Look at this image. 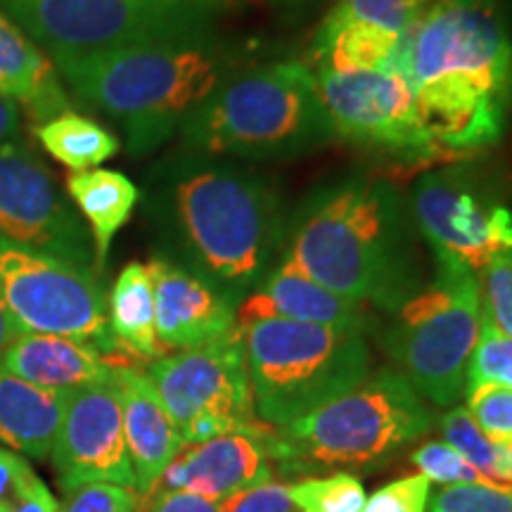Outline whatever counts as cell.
<instances>
[{
    "label": "cell",
    "instance_id": "cell-40",
    "mask_svg": "<svg viewBox=\"0 0 512 512\" xmlns=\"http://www.w3.org/2000/svg\"><path fill=\"white\" fill-rule=\"evenodd\" d=\"M15 512H60V503H57L53 491L43 482Z\"/></svg>",
    "mask_w": 512,
    "mask_h": 512
},
{
    "label": "cell",
    "instance_id": "cell-16",
    "mask_svg": "<svg viewBox=\"0 0 512 512\" xmlns=\"http://www.w3.org/2000/svg\"><path fill=\"white\" fill-rule=\"evenodd\" d=\"M268 432L271 427L261 422L252 430L221 434L204 444L185 446L164 470L157 489L190 491L221 503L256 484L271 482L273 460L268 451Z\"/></svg>",
    "mask_w": 512,
    "mask_h": 512
},
{
    "label": "cell",
    "instance_id": "cell-39",
    "mask_svg": "<svg viewBox=\"0 0 512 512\" xmlns=\"http://www.w3.org/2000/svg\"><path fill=\"white\" fill-rule=\"evenodd\" d=\"M19 136V110L15 102L0 98V147Z\"/></svg>",
    "mask_w": 512,
    "mask_h": 512
},
{
    "label": "cell",
    "instance_id": "cell-37",
    "mask_svg": "<svg viewBox=\"0 0 512 512\" xmlns=\"http://www.w3.org/2000/svg\"><path fill=\"white\" fill-rule=\"evenodd\" d=\"M290 484L271 482L256 484L252 489L221 501V512H297Z\"/></svg>",
    "mask_w": 512,
    "mask_h": 512
},
{
    "label": "cell",
    "instance_id": "cell-2",
    "mask_svg": "<svg viewBox=\"0 0 512 512\" xmlns=\"http://www.w3.org/2000/svg\"><path fill=\"white\" fill-rule=\"evenodd\" d=\"M394 72L411 86L441 155L494 147L512 110V27L503 0H425Z\"/></svg>",
    "mask_w": 512,
    "mask_h": 512
},
{
    "label": "cell",
    "instance_id": "cell-3",
    "mask_svg": "<svg viewBox=\"0 0 512 512\" xmlns=\"http://www.w3.org/2000/svg\"><path fill=\"white\" fill-rule=\"evenodd\" d=\"M280 261L339 297L389 316L430 280L408 200L394 183L375 176L313 188L290 211Z\"/></svg>",
    "mask_w": 512,
    "mask_h": 512
},
{
    "label": "cell",
    "instance_id": "cell-5",
    "mask_svg": "<svg viewBox=\"0 0 512 512\" xmlns=\"http://www.w3.org/2000/svg\"><path fill=\"white\" fill-rule=\"evenodd\" d=\"M181 147L202 155L266 162L335 143L316 76L299 60L242 64L178 128Z\"/></svg>",
    "mask_w": 512,
    "mask_h": 512
},
{
    "label": "cell",
    "instance_id": "cell-8",
    "mask_svg": "<svg viewBox=\"0 0 512 512\" xmlns=\"http://www.w3.org/2000/svg\"><path fill=\"white\" fill-rule=\"evenodd\" d=\"M479 330V275L467 266L434 261L432 278L392 316L382 349L422 399L446 408L465 394Z\"/></svg>",
    "mask_w": 512,
    "mask_h": 512
},
{
    "label": "cell",
    "instance_id": "cell-32",
    "mask_svg": "<svg viewBox=\"0 0 512 512\" xmlns=\"http://www.w3.org/2000/svg\"><path fill=\"white\" fill-rule=\"evenodd\" d=\"M482 318L512 337V254L498 256L479 273Z\"/></svg>",
    "mask_w": 512,
    "mask_h": 512
},
{
    "label": "cell",
    "instance_id": "cell-24",
    "mask_svg": "<svg viewBox=\"0 0 512 512\" xmlns=\"http://www.w3.org/2000/svg\"><path fill=\"white\" fill-rule=\"evenodd\" d=\"M107 320L114 342L124 356L145 358L150 363L166 356L157 339L155 292L145 264L133 261L117 275L107 297Z\"/></svg>",
    "mask_w": 512,
    "mask_h": 512
},
{
    "label": "cell",
    "instance_id": "cell-13",
    "mask_svg": "<svg viewBox=\"0 0 512 512\" xmlns=\"http://www.w3.org/2000/svg\"><path fill=\"white\" fill-rule=\"evenodd\" d=\"M0 240L98 271L91 230L50 166L17 138L0 147Z\"/></svg>",
    "mask_w": 512,
    "mask_h": 512
},
{
    "label": "cell",
    "instance_id": "cell-17",
    "mask_svg": "<svg viewBox=\"0 0 512 512\" xmlns=\"http://www.w3.org/2000/svg\"><path fill=\"white\" fill-rule=\"evenodd\" d=\"M155 292L157 339L166 354L204 347L238 330V306L228 297L164 256L147 264Z\"/></svg>",
    "mask_w": 512,
    "mask_h": 512
},
{
    "label": "cell",
    "instance_id": "cell-41",
    "mask_svg": "<svg viewBox=\"0 0 512 512\" xmlns=\"http://www.w3.org/2000/svg\"><path fill=\"white\" fill-rule=\"evenodd\" d=\"M15 339H17V330H15V325H12L8 309H5L3 294H0V354H3V351L8 349Z\"/></svg>",
    "mask_w": 512,
    "mask_h": 512
},
{
    "label": "cell",
    "instance_id": "cell-25",
    "mask_svg": "<svg viewBox=\"0 0 512 512\" xmlns=\"http://www.w3.org/2000/svg\"><path fill=\"white\" fill-rule=\"evenodd\" d=\"M34 136L55 162L72 171L100 169V164L117 155L121 147L110 128L76 112H64L46 124H38Z\"/></svg>",
    "mask_w": 512,
    "mask_h": 512
},
{
    "label": "cell",
    "instance_id": "cell-19",
    "mask_svg": "<svg viewBox=\"0 0 512 512\" xmlns=\"http://www.w3.org/2000/svg\"><path fill=\"white\" fill-rule=\"evenodd\" d=\"M117 384L136 491L147 496L157 489L164 470L185 446L145 370L121 363L117 366Z\"/></svg>",
    "mask_w": 512,
    "mask_h": 512
},
{
    "label": "cell",
    "instance_id": "cell-21",
    "mask_svg": "<svg viewBox=\"0 0 512 512\" xmlns=\"http://www.w3.org/2000/svg\"><path fill=\"white\" fill-rule=\"evenodd\" d=\"M0 98L15 102L34 124L72 112L60 72L46 50L24 34L15 19L0 10Z\"/></svg>",
    "mask_w": 512,
    "mask_h": 512
},
{
    "label": "cell",
    "instance_id": "cell-26",
    "mask_svg": "<svg viewBox=\"0 0 512 512\" xmlns=\"http://www.w3.org/2000/svg\"><path fill=\"white\" fill-rule=\"evenodd\" d=\"M441 434L482 475L512 489V446L486 437L465 408H451L441 418Z\"/></svg>",
    "mask_w": 512,
    "mask_h": 512
},
{
    "label": "cell",
    "instance_id": "cell-33",
    "mask_svg": "<svg viewBox=\"0 0 512 512\" xmlns=\"http://www.w3.org/2000/svg\"><path fill=\"white\" fill-rule=\"evenodd\" d=\"M427 512H512L508 486H444L430 494Z\"/></svg>",
    "mask_w": 512,
    "mask_h": 512
},
{
    "label": "cell",
    "instance_id": "cell-30",
    "mask_svg": "<svg viewBox=\"0 0 512 512\" xmlns=\"http://www.w3.org/2000/svg\"><path fill=\"white\" fill-rule=\"evenodd\" d=\"M465 411L486 437L512 446V389L498 382H479L465 389Z\"/></svg>",
    "mask_w": 512,
    "mask_h": 512
},
{
    "label": "cell",
    "instance_id": "cell-6",
    "mask_svg": "<svg viewBox=\"0 0 512 512\" xmlns=\"http://www.w3.org/2000/svg\"><path fill=\"white\" fill-rule=\"evenodd\" d=\"M238 330L254 415L273 430L306 418L373 373V354L361 332L283 318L249 320Z\"/></svg>",
    "mask_w": 512,
    "mask_h": 512
},
{
    "label": "cell",
    "instance_id": "cell-7",
    "mask_svg": "<svg viewBox=\"0 0 512 512\" xmlns=\"http://www.w3.org/2000/svg\"><path fill=\"white\" fill-rule=\"evenodd\" d=\"M432 422L427 401L389 366L306 418L271 427L268 451L273 463L294 472L375 467L430 432Z\"/></svg>",
    "mask_w": 512,
    "mask_h": 512
},
{
    "label": "cell",
    "instance_id": "cell-42",
    "mask_svg": "<svg viewBox=\"0 0 512 512\" xmlns=\"http://www.w3.org/2000/svg\"><path fill=\"white\" fill-rule=\"evenodd\" d=\"M283 3H302V0H283Z\"/></svg>",
    "mask_w": 512,
    "mask_h": 512
},
{
    "label": "cell",
    "instance_id": "cell-15",
    "mask_svg": "<svg viewBox=\"0 0 512 512\" xmlns=\"http://www.w3.org/2000/svg\"><path fill=\"white\" fill-rule=\"evenodd\" d=\"M50 460L64 494L98 482L136 489V475L124 437L117 375L110 382L69 392L67 411Z\"/></svg>",
    "mask_w": 512,
    "mask_h": 512
},
{
    "label": "cell",
    "instance_id": "cell-22",
    "mask_svg": "<svg viewBox=\"0 0 512 512\" xmlns=\"http://www.w3.org/2000/svg\"><path fill=\"white\" fill-rule=\"evenodd\" d=\"M69 392H50L12 375L0 361V444L48 460L60 434Z\"/></svg>",
    "mask_w": 512,
    "mask_h": 512
},
{
    "label": "cell",
    "instance_id": "cell-43",
    "mask_svg": "<svg viewBox=\"0 0 512 512\" xmlns=\"http://www.w3.org/2000/svg\"><path fill=\"white\" fill-rule=\"evenodd\" d=\"M209 3H219V0H209Z\"/></svg>",
    "mask_w": 512,
    "mask_h": 512
},
{
    "label": "cell",
    "instance_id": "cell-4",
    "mask_svg": "<svg viewBox=\"0 0 512 512\" xmlns=\"http://www.w3.org/2000/svg\"><path fill=\"white\" fill-rule=\"evenodd\" d=\"M247 50L214 31L55 60L53 64L88 110L112 119L131 155L162 147L214 88L245 64Z\"/></svg>",
    "mask_w": 512,
    "mask_h": 512
},
{
    "label": "cell",
    "instance_id": "cell-29",
    "mask_svg": "<svg viewBox=\"0 0 512 512\" xmlns=\"http://www.w3.org/2000/svg\"><path fill=\"white\" fill-rule=\"evenodd\" d=\"M411 460L413 465L418 467V475L444 486H465V484L503 486L494 482L491 477L482 475L475 465L467 463L456 448L448 446L446 441H427V444L415 448L411 453Z\"/></svg>",
    "mask_w": 512,
    "mask_h": 512
},
{
    "label": "cell",
    "instance_id": "cell-9",
    "mask_svg": "<svg viewBox=\"0 0 512 512\" xmlns=\"http://www.w3.org/2000/svg\"><path fill=\"white\" fill-rule=\"evenodd\" d=\"M50 60H74L214 31L209 0H0Z\"/></svg>",
    "mask_w": 512,
    "mask_h": 512
},
{
    "label": "cell",
    "instance_id": "cell-38",
    "mask_svg": "<svg viewBox=\"0 0 512 512\" xmlns=\"http://www.w3.org/2000/svg\"><path fill=\"white\" fill-rule=\"evenodd\" d=\"M140 512H221V503L190 491L155 489L143 496Z\"/></svg>",
    "mask_w": 512,
    "mask_h": 512
},
{
    "label": "cell",
    "instance_id": "cell-20",
    "mask_svg": "<svg viewBox=\"0 0 512 512\" xmlns=\"http://www.w3.org/2000/svg\"><path fill=\"white\" fill-rule=\"evenodd\" d=\"M0 361L12 375L50 392L110 382L121 366L91 344L55 335H19L0 354Z\"/></svg>",
    "mask_w": 512,
    "mask_h": 512
},
{
    "label": "cell",
    "instance_id": "cell-10",
    "mask_svg": "<svg viewBox=\"0 0 512 512\" xmlns=\"http://www.w3.org/2000/svg\"><path fill=\"white\" fill-rule=\"evenodd\" d=\"M0 294L19 335H55L121 354L98 271L0 240Z\"/></svg>",
    "mask_w": 512,
    "mask_h": 512
},
{
    "label": "cell",
    "instance_id": "cell-34",
    "mask_svg": "<svg viewBox=\"0 0 512 512\" xmlns=\"http://www.w3.org/2000/svg\"><path fill=\"white\" fill-rule=\"evenodd\" d=\"M143 496L119 484H86L67 491L60 512H140Z\"/></svg>",
    "mask_w": 512,
    "mask_h": 512
},
{
    "label": "cell",
    "instance_id": "cell-31",
    "mask_svg": "<svg viewBox=\"0 0 512 512\" xmlns=\"http://www.w3.org/2000/svg\"><path fill=\"white\" fill-rule=\"evenodd\" d=\"M479 382H498L512 389V337L498 332L484 318L477 347L467 366L465 389Z\"/></svg>",
    "mask_w": 512,
    "mask_h": 512
},
{
    "label": "cell",
    "instance_id": "cell-27",
    "mask_svg": "<svg viewBox=\"0 0 512 512\" xmlns=\"http://www.w3.org/2000/svg\"><path fill=\"white\" fill-rule=\"evenodd\" d=\"M290 489L299 510L363 512V508H366V489H363L361 479L349 475V472L304 479V482L290 484Z\"/></svg>",
    "mask_w": 512,
    "mask_h": 512
},
{
    "label": "cell",
    "instance_id": "cell-23",
    "mask_svg": "<svg viewBox=\"0 0 512 512\" xmlns=\"http://www.w3.org/2000/svg\"><path fill=\"white\" fill-rule=\"evenodd\" d=\"M67 195L76 211L88 221L98 271L110 256L112 240L131 219L140 202V188L131 178L112 169L72 171L67 176Z\"/></svg>",
    "mask_w": 512,
    "mask_h": 512
},
{
    "label": "cell",
    "instance_id": "cell-18",
    "mask_svg": "<svg viewBox=\"0 0 512 512\" xmlns=\"http://www.w3.org/2000/svg\"><path fill=\"white\" fill-rule=\"evenodd\" d=\"M259 318L297 320L361 335L373 325L366 306L339 297L285 261H278V266L238 306V325Z\"/></svg>",
    "mask_w": 512,
    "mask_h": 512
},
{
    "label": "cell",
    "instance_id": "cell-1",
    "mask_svg": "<svg viewBox=\"0 0 512 512\" xmlns=\"http://www.w3.org/2000/svg\"><path fill=\"white\" fill-rule=\"evenodd\" d=\"M143 216L164 259L240 306L278 266L290 211L278 185L252 166L176 150L152 166Z\"/></svg>",
    "mask_w": 512,
    "mask_h": 512
},
{
    "label": "cell",
    "instance_id": "cell-14",
    "mask_svg": "<svg viewBox=\"0 0 512 512\" xmlns=\"http://www.w3.org/2000/svg\"><path fill=\"white\" fill-rule=\"evenodd\" d=\"M313 76L337 138L403 162L441 157L401 74L313 72Z\"/></svg>",
    "mask_w": 512,
    "mask_h": 512
},
{
    "label": "cell",
    "instance_id": "cell-35",
    "mask_svg": "<svg viewBox=\"0 0 512 512\" xmlns=\"http://www.w3.org/2000/svg\"><path fill=\"white\" fill-rule=\"evenodd\" d=\"M432 482L422 475L396 479L366 498L363 512H427Z\"/></svg>",
    "mask_w": 512,
    "mask_h": 512
},
{
    "label": "cell",
    "instance_id": "cell-28",
    "mask_svg": "<svg viewBox=\"0 0 512 512\" xmlns=\"http://www.w3.org/2000/svg\"><path fill=\"white\" fill-rule=\"evenodd\" d=\"M422 3L425 0H337L328 17L366 24L403 38L418 19Z\"/></svg>",
    "mask_w": 512,
    "mask_h": 512
},
{
    "label": "cell",
    "instance_id": "cell-11",
    "mask_svg": "<svg viewBox=\"0 0 512 512\" xmlns=\"http://www.w3.org/2000/svg\"><path fill=\"white\" fill-rule=\"evenodd\" d=\"M183 446L261 425L254 415L240 330L204 347L166 354L147 366Z\"/></svg>",
    "mask_w": 512,
    "mask_h": 512
},
{
    "label": "cell",
    "instance_id": "cell-44",
    "mask_svg": "<svg viewBox=\"0 0 512 512\" xmlns=\"http://www.w3.org/2000/svg\"><path fill=\"white\" fill-rule=\"evenodd\" d=\"M302 512H311V510H302Z\"/></svg>",
    "mask_w": 512,
    "mask_h": 512
},
{
    "label": "cell",
    "instance_id": "cell-36",
    "mask_svg": "<svg viewBox=\"0 0 512 512\" xmlns=\"http://www.w3.org/2000/svg\"><path fill=\"white\" fill-rule=\"evenodd\" d=\"M41 484L27 460L0 446V512H15Z\"/></svg>",
    "mask_w": 512,
    "mask_h": 512
},
{
    "label": "cell",
    "instance_id": "cell-12",
    "mask_svg": "<svg viewBox=\"0 0 512 512\" xmlns=\"http://www.w3.org/2000/svg\"><path fill=\"white\" fill-rule=\"evenodd\" d=\"M408 207L434 261L479 275L498 256L512 254V211L467 169L448 166L418 178Z\"/></svg>",
    "mask_w": 512,
    "mask_h": 512
}]
</instances>
